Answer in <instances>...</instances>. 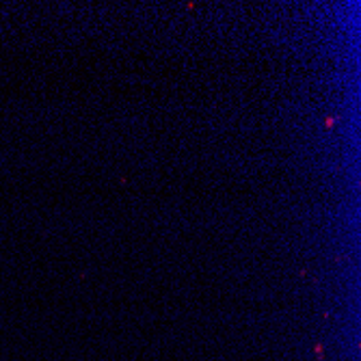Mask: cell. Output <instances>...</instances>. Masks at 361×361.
<instances>
[{
  "instance_id": "7a4b0ae2",
  "label": "cell",
  "mask_w": 361,
  "mask_h": 361,
  "mask_svg": "<svg viewBox=\"0 0 361 361\" xmlns=\"http://www.w3.org/2000/svg\"><path fill=\"white\" fill-rule=\"evenodd\" d=\"M335 121H337L335 117H326V119H325V128H326V130H331V128L335 126Z\"/></svg>"
},
{
  "instance_id": "6da1fadb",
  "label": "cell",
  "mask_w": 361,
  "mask_h": 361,
  "mask_svg": "<svg viewBox=\"0 0 361 361\" xmlns=\"http://www.w3.org/2000/svg\"><path fill=\"white\" fill-rule=\"evenodd\" d=\"M314 351H316V357H318V359H325V353H323V344H320V342H316Z\"/></svg>"
}]
</instances>
